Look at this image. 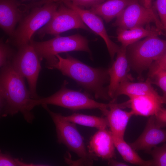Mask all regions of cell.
<instances>
[{
  "mask_svg": "<svg viewBox=\"0 0 166 166\" xmlns=\"http://www.w3.org/2000/svg\"><path fill=\"white\" fill-rule=\"evenodd\" d=\"M0 106L2 117L22 114L28 123L34 116L32 110V97L26 85L25 78L14 68L11 62L1 68Z\"/></svg>",
  "mask_w": 166,
  "mask_h": 166,
  "instance_id": "obj_1",
  "label": "cell"
},
{
  "mask_svg": "<svg viewBox=\"0 0 166 166\" xmlns=\"http://www.w3.org/2000/svg\"><path fill=\"white\" fill-rule=\"evenodd\" d=\"M58 61L53 69L60 71L65 76L92 93L96 99L111 101L105 85L109 81L108 69L95 68L82 62L67 53L65 58L56 55Z\"/></svg>",
  "mask_w": 166,
  "mask_h": 166,
  "instance_id": "obj_2",
  "label": "cell"
},
{
  "mask_svg": "<svg viewBox=\"0 0 166 166\" xmlns=\"http://www.w3.org/2000/svg\"><path fill=\"white\" fill-rule=\"evenodd\" d=\"M166 53V40L157 35L146 37L128 45L126 55L130 67L139 75Z\"/></svg>",
  "mask_w": 166,
  "mask_h": 166,
  "instance_id": "obj_3",
  "label": "cell"
},
{
  "mask_svg": "<svg viewBox=\"0 0 166 166\" xmlns=\"http://www.w3.org/2000/svg\"><path fill=\"white\" fill-rule=\"evenodd\" d=\"M59 3L49 0L31 8L16 29L12 37V44L18 48L31 42L34 34L50 20Z\"/></svg>",
  "mask_w": 166,
  "mask_h": 166,
  "instance_id": "obj_4",
  "label": "cell"
},
{
  "mask_svg": "<svg viewBox=\"0 0 166 166\" xmlns=\"http://www.w3.org/2000/svg\"><path fill=\"white\" fill-rule=\"evenodd\" d=\"M32 43L40 60L45 59L46 67L49 69H53L58 61L56 55L59 53L73 51L91 53L87 39L78 34L65 37L58 35L45 41H32Z\"/></svg>",
  "mask_w": 166,
  "mask_h": 166,
  "instance_id": "obj_5",
  "label": "cell"
},
{
  "mask_svg": "<svg viewBox=\"0 0 166 166\" xmlns=\"http://www.w3.org/2000/svg\"><path fill=\"white\" fill-rule=\"evenodd\" d=\"M49 114L55 124L57 141L75 153L79 157L83 165H92L94 160L97 158L87 151L83 137L76 125V124L63 119L60 113L51 110L48 105H41Z\"/></svg>",
  "mask_w": 166,
  "mask_h": 166,
  "instance_id": "obj_6",
  "label": "cell"
},
{
  "mask_svg": "<svg viewBox=\"0 0 166 166\" xmlns=\"http://www.w3.org/2000/svg\"><path fill=\"white\" fill-rule=\"evenodd\" d=\"M68 83L64 81L61 89L49 96L33 99L32 104L34 107L43 104L51 105L74 110L98 109L102 113L107 109L108 104L98 102L86 93L67 88Z\"/></svg>",
  "mask_w": 166,
  "mask_h": 166,
  "instance_id": "obj_7",
  "label": "cell"
},
{
  "mask_svg": "<svg viewBox=\"0 0 166 166\" xmlns=\"http://www.w3.org/2000/svg\"><path fill=\"white\" fill-rule=\"evenodd\" d=\"M32 41L18 48L11 63L15 70L26 79L32 97L37 99L40 98L37 94L36 86L41 69V60L33 46Z\"/></svg>",
  "mask_w": 166,
  "mask_h": 166,
  "instance_id": "obj_8",
  "label": "cell"
},
{
  "mask_svg": "<svg viewBox=\"0 0 166 166\" xmlns=\"http://www.w3.org/2000/svg\"><path fill=\"white\" fill-rule=\"evenodd\" d=\"M154 8L149 9L141 5L138 0H133L116 18L113 26L126 29L144 26L154 22L163 32L162 25Z\"/></svg>",
  "mask_w": 166,
  "mask_h": 166,
  "instance_id": "obj_9",
  "label": "cell"
},
{
  "mask_svg": "<svg viewBox=\"0 0 166 166\" xmlns=\"http://www.w3.org/2000/svg\"><path fill=\"white\" fill-rule=\"evenodd\" d=\"M49 21L37 32L41 38L46 35L55 36L75 29L88 30L78 14L62 2Z\"/></svg>",
  "mask_w": 166,
  "mask_h": 166,
  "instance_id": "obj_10",
  "label": "cell"
},
{
  "mask_svg": "<svg viewBox=\"0 0 166 166\" xmlns=\"http://www.w3.org/2000/svg\"><path fill=\"white\" fill-rule=\"evenodd\" d=\"M18 0H0V26L1 29L12 37L16 25L19 23L34 7Z\"/></svg>",
  "mask_w": 166,
  "mask_h": 166,
  "instance_id": "obj_11",
  "label": "cell"
},
{
  "mask_svg": "<svg viewBox=\"0 0 166 166\" xmlns=\"http://www.w3.org/2000/svg\"><path fill=\"white\" fill-rule=\"evenodd\" d=\"M75 10L85 24L95 33L100 36L105 42L112 60L113 59L120 47L109 38L101 19L89 10H85L69 2H62Z\"/></svg>",
  "mask_w": 166,
  "mask_h": 166,
  "instance_id": "obj_12",
  "label": "cell"
},
{
  "mask_svg": "<svg viewBox=\"0 0 166 166\" xmlns=\"http://www.w3.org/2000/svg\"><path fill=\"white\" fill-rule=\"evenodd\" d=\"M128 101L118 104L121 109L131 108L133 115L144 117L154 115L166 104V97L158 94L133 97L129 98Z\"/></svg>",
  "mask_w": 166,
  "mask_h": 166,
  "instance_id": "obj_13",
  "label": "cell"
},
{
  "mask_svg": "<svg viewBox=\"0 0 166 166\" xmlns=\"http://www.w3.org/2000/svg\"><path fill=\"white\" fill-rule=\"evenodd\" d=\"M126 48L121 45L120 47L115 60L108 69L109 83L108 86V94L112 100L121 83L133 80L129 73L130 67L127 58Z\"/></svg>",
  "mask_w": 166,
  "mask_h": 166,
  "instance_id": "obj_14",
  "label": "cell"
},
{
  "mask_svg": "<svg viewBox=\"0 0 166 166\" xmlns=\"http://www.w3.org/2000/svg\"><path fill=\"white\" fill-rule=\"evenodd\" d=\"M166 142V129H162L156 123L154 116L150 117L143 131L134 142L129 144L136 151L149 152L152 148Z\"/></svg>",
  "mask_w": 166,
  "mask_h": 166,
  "instance_id": "obj_15",
  "label": "cell"
},
{
  "mask_svg": "<svg viewBox=\"0 0 166 166\" xmlns=\"http://www.w3.org/2000/svg\"><path fill=\"white\" fill-rule=\"evenodd\" d=\"M115 148L111 131L99 129L91 138L88 151L97 158L108 161L116 158Z\"/></svg>",
  "mask_w": 166,
  "mask_h": 166,
  "instance_id": "obj_16",
  "label": "cell"
},
{
  "mask_svg": "<svg viewBox=\"0 0 166 166\" xmlns=\"http://www.w3.org/2000/svg\"><path fill=\"white\" fill-rule=\"evenodd\" d=\"M116 101V99L110 101L108 103L106 109L103 114L107 120L109 127L113 135L124 139L129 120L134 115L131 111L127 112L122 110Z\"/></svg>",
  "mask_w": 166,
  "mask_h": 166,
  "instance_id": "obj_17",
  "label": "cell"
},
{
  "mask_svg": "<svg viewBox=\"0 0 166 166\" xmlns=\"http://www.w3.org/2000/svg\"><path fill=\"white\" fill-rule=\"evenodd\" d=\"M163 33L156 26L150 24L146 25L145 28L137 27L126 29L117 27V30L118 41L121 43V46L125 47L143 38L152 35L158 36Z\"/></svg>",
  "mask_w": 166,
  "mask_h": 166,
  "instance_id": "obj_18",
  "label": "cell"
},
{
  "mask_svg": "<svg viewBox=\"0 0 166 166\" xmlns=\"http://www.w3.org/2000/svg\"><path fill=\"white\" fill-rule=\"evenodd\" d=\"M133 0H107L89 10L107 23L117 18Z\"/></svg>",
  "mask_w": 166,
  "mask_h": 166,
  "instance_id": "obj_19",
  "label": "cell"
},
{
  "mask_svg": "<svg viewBox=\"0 0 166 166\" xmlns=\"http://www.w3.org/2000/svg\"><path fill=\"white\" fill-rule=\"evenodd\" d=\"M151 83L149 78L144 82H133L126 81L122 82L119 84L113 99H117L118 96L122 95H126L130 98L158 94Z\"/></svg>",
  "mask_w": 166,
  "mask_h": 166,
  "instance_id": "obj_20",
  "label": "cell"
},
{
  "mask_svg": "<svg viewBox=\"0 0 166 166\" xmlns=\"http://www.w3.org/2000/svg\"><path fill=\"white\" fill-rule=\"evenodd\" d=\"M115 148L125 161L140 166H152L151 160H145L142 159L135 150L127 144L124 139H121L113 136Z\"/></svg>",
  "mask_w": 166,
  "mask_h": 166,
  "instance_id": "obj_21",
  "label": "cell"
},
{
  "mask_svg": "<svg viewBox=\"0 0 166 166\" xmlns=\"http://www.w3.org/2000/svg\"><path fill=\"white\" fill-rule=\"evenodd\" d=\"M64 120L83 126L96 128L98 129L106 128L109 127L106 117H99L79 113H74L68 116L61 115Z\"/></svg>",
  "mask_w": 166,
  "mask_h": 166,
  "instance_id": "obj_22",
  "label": "cell"
},
{
  "mask_svg": "<svg viewBox=\"0 0 166 166\" xmlns=\"http://www.w3.org/2000/svg\"><path fill=\"white\" fill-rule=\"evenodd\" d=\"M15 51L2 39L0 42V66L1 68L10 63L15 55Z\"/></svg>",
  "mask_w": 166,
  "mask_h": 166,
  "instance_id": "obj_23",
  "label": "cell"
},
{
  "mask_svg": "<svg viewBox=\"0 0 166 166\" xmlns=\"http://www.w3.org/2000/svg\"><path fill=\"white\" fill-rule=\"evenodd\" d=\"M152 156V166H166V143L154 147L149 152Z\"/></svg>",
  "mask_w": 166,
  "mask_h": 166,
  "instance_id": "obj_24",
  "label": "cell"
},
{
  "mask_svg": "<svg viewBox=\"0 0 166 166\" xmlns=\"http://www.w3.org/2000/svg\"><path fill=\"white\" fill-rule=\"evenodd\" d=\"M149 69L148 74L149 77L160 71L166 70V53L153 62Z\"/></svg>",
  "mask_w": 166,
  "mask_h": 166,
  "instance_id": "obj_25",
  "label": "cell"
},
{
  "mask_svg": "<svg viewBox=\"0 0 166 166\" xmlns=\"http://www.w3.org/2000/svg\"><path fill=\"white\" fill-rule=\"evenodd\" d=\"M106 0H53L54 2H70L73 4L82 8H91Z\"/></svg>",
  "mask_w": 166,
  "mask_h": 166,
  "instance_id": "obj_26",
  "label": "cell"
},
{
  "mask_svg": "<svg viewBox=\"0 0 166 166\" xmlns=\"http://www.w3.org/2000/svg\"><path fill=\"white\" fill-rule=\"evenodd\" d=\"M153 83L159 86L163 93V96L166 97V70L161 71L150 77Z\"/></svg>",
  "mask_w": 166,
  "mask_h": 166,
  "instance_id": "obj_27",
  "label": "cell"
},
{
  "mask_svg": "<svg viewBox=\"0 0 166 166\" xmlns=\"http://www.w3.org/2000/svg\"><path fill=\"white\" fill-rule=\"evenodd\" d=\"M20 160L7 154L0 153V166H20Z\"/></svg>",
  "mask_w": 166,
  "mask_h": 166,
  "instance_id": "obj_28",
  "label": "cell"
},
{
  "mask_svg": "<svg viewBox=\"0 0 166 166\" xmlns=\"http://www.w3.org/2000/svg\"><path fill=\"white\" fill-rule=\"evenodd\" d=\"M154 116L158 126L162 128L166 127V109L162 107Z\"/></svg>",
  "mask_w": 166,
  "mask_h": 166,
  "instance_id": "obj_29",
  "label": "cell"
},
{
  "mask_svg": "<svg viewBox=\"0 0 166 166\" xmlns=\"http://www.w3.org/2000/svg\"><path fill=\"white\" fill-rule=\"evenodd\" d=\"M115 159H112L108 160V164L110 166H128L127 164L122 162H119L114 160Z\"/></svg>",
  "mask_w": 166,
  "mask_h": 166,
  "instance_id": "obj_30",
  "label": "cell"
},
{
  "mask_svg": "<svg viewBox=\"0 0 166 166\" xmlns=\"http://www.w3.org/2000/svg\"><path fill=\"white\" fill-rule=\"evenodd\" d=\"M152 0H144V6L146 8L149 9H153L154 8V6H152Z\"/></svg>",
  "mask_w": 166,
  "mask_h": 166,
  "instance_id": "obj_31",
  "label": "cell"
},
{
  "mask_svg": "<svg viewBox=\"0 0 166 166\" xmlns=\"http://www.w3.org/2000/svg\"><path fill=\"white\" fill-rule=\"evenodd\" d=\"M22 2H24V1H30V0H33V1H37V0H21Z\"/></svg>",
  "mask_w": 166,
  "mask_h": 166,
  "instance_id": "obj_32",
  "label": "cell"
},
{
  "mask_svg": "<svg viewBox=\"0 0 166 166\" xmlns=\"http://www.w3.org/2000/svg\"></svg>",
  "mask_w": 166,
  "mask_h": 166,
  "instance_id": "obj_33",
  "label": "cell"
}]
</instances>
